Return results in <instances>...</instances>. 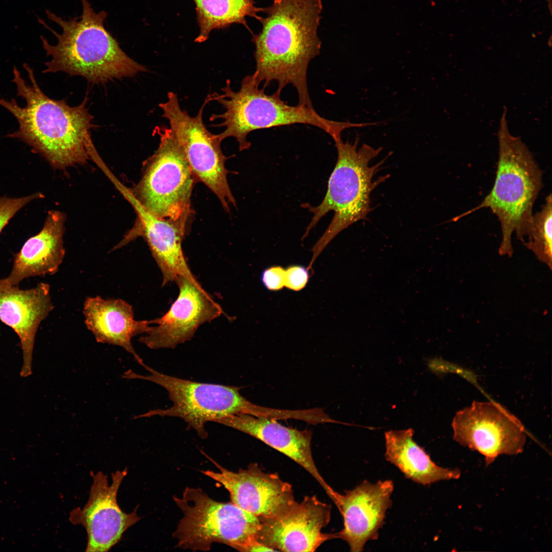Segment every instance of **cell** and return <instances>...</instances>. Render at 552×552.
<instances>
[{"label":"cell","instance_id":"obj_1","mask_svg":"<svg viewBox=\"0 0 552 552\" xmlns=\"http://www.w3.org/2000/svg\"><path fill=\"white\" fill-rule=\"evenodd\" d=\"M321 0H274L262 8L261 31L252 34L256 64L253 74L266 88L278 83L277 91L291 84L297 91L298 105L313 108L307 84L311 60L319 55L317 35Z\"/></svg>","mask_w":552,"mask_h":552},{"label":"cell","instance_id":"obj_12","mask_svg":"<svg viewBox=\"0 0 552 552\" xmlns=\"http://www.w3.org/2000/svg\"><path fill=\"white\" fill-rule=\"evenodd\" d=\"M93 484L86 504L70 513L69 520L74 525H82L87 536L86 551H109L122 539L124 533L140 519L138 506L130 513L124 512L117 502L120 485L127 474V468L112 473L109 485L107 475L101 471H92Z\"/></svg>","mask_w":552,"mask_h":552},{"label":"cell","instance_id":"obj_4","mask_svg":"<svg viewBox=\"0 0 552 552\" xmlns=\"http://www.w3.org/2000/svg\"><path fill=\"white\" fill-rule=\"evenodd\" d=\"M507 111L504 108L498 131V160L492 189L479 204L452 220L489 208L500 223L499 254L511 257L513 233L523 242L530 228L533 205L543 187V172L525 144L510 133Z\"/></svg>","mask_w":552,"mask_h":552},{"label":"cell","instance_id":"obj_20","mask_svg":"<svg viewBox=\"0 0 552 552\" xmlns=\"http://www.w3.org/2000/svg\"><path fill=\"white\" fill-rule=\"evenodd\" d=\"M130 199L139 215L142 235L162 272V285L175 282L180 276L197 281L182 248L188 222L158 218L145 210L132 196Z\"/></svg>","mask_w":552,"mask_h":552},{"label":"cell","instance_id":"obj_11","mask_svg":"<svg viewBox=\"0 0 552 552\" xmlns=\"http://www.w3.org/2000/svg\"><path fill=\"white\" fill-rule=\"evenodd\" d=\"M452 427L454 440L482 454L487 465L500 455L521 453L526 442L521 422L492 402L474 401L456 413Z\"/></svg>","mask_w":552,"mask_h":552},{"label":"cell","instance_id":"obj_21","mask_svg":"<svg viewBox=\"0 0 552 552\" xmlns=\"http://www.w3.org/2000/svg\"><path fill=\"white\" fill-rule=\"evenodd\" d=\"M65 217L57 211H50L43 227L28 239L14 259L13 267L5 278L12 285L18 286L25 279L54 274L65 255L63 236Z\"/></svg>","mask_w":552,"mask_h":552},{"label":"cell","instance_id":"obj_19","mask_svg":"<svg viewBox=\"0 0 552 552\" xmlns=\"http://www.w3.org/2000/svg\"><path fill=\"white\" fill-rule=\"evenodd\" d=\"M83 313L86 326L98 342L124 349L140 364L144 366L142 359L133 349L131 340L136 335L146 333L152 320H136L132 307L125 301L106 299L99 296L86 298Z\"/></svg>","mask_w":552,"mask_h":552},{"label":"cell","instance_id":"obj_23","mask_svg":"<svg viewBox=\"0 0 552 552\" xmlns=\"http://www.w3.org/2000/svg\"><path fill=\"white\" fill-rule=\"evenodd\" d=\"M195 5L199 34L197 43L205 41L210 33L216 29H225L233 24L243 25L249 29L247 17L257 20L262 8L255 6L254 0H193Z\"/></svg>","mask_w":552,"mask_h":552},{"label":"cell","instance_id":"obj_18","mask_svg":"<svg viewBox=\"0 0 552 552\" xmlns=\"http://www.w3.org/2000/svg\"><path fill=\"white\" fill-rule=\"evenodd\" d=\"M275 420L240 413L227 416L216 422L254 436L292 459L313 477L334 502L338 493L324 480L313 460L311 431L286 427Z\"/></svg>","mask_w":552,"mask_h":552},{"label":"cell","instance_id":"obj_8","mask_svg":"<svg viewBox=\"0 0 552 552\" xmlns=\"http://www.w3.org/2000/svg\"><path fill=\"white\" fill-rule=\"evenodd\" d=\"M173 498L183 514L173 534L179 548L207 551L219 543L246 551L256 541L259 518L232 502L216 501L202 489L190 487Z\"/></svg>","mask_w":552,"mask_h":552},{"label":"cell","instance_id":"obj_7","mask_svg":"<svg viewBox=\"0 0 552 552\" xmlns=\"http://www.w3.org/2000/svg\"><path fill=\"white\" fill-rule=\"evenodd\" d=\"M144 367L149 375H140L130 370L123 377L143 379L160 385L168 392L173 405L168 408L150 410L136 418L154 416L180 418L204 439L208 434L205 425L209 421L216 422L227 416L240 413L268 418L275 415L274 409L254 404L242 396L240 387L192 381L161 373L146 365Z\"/></svg>","mask_w":552,"mask_h":552},{"label":"cell","instance_id":"obj_15","mask_svg":"<svg viewBox=\"0 0 552 552\" xmlns=\"http://www.w3.org/2000/svg\"><path fill=\"white\" fill-rule=\"evenodd\" d=\"M219 470L201 471L221 484L228 491L232 502L259 518L277 516L295 502L291 486L279 475L263 471L257 464L233 472L211 460Z\"/></svg>","mask_w":552,"mask_h":552},{"label":"cell","instance_id":"obj_9","mask_svg":"<svg viewBox=\"0 0 552 552\" xmlns=\"http://www.w3.org/2000/svg\"><path fill=\"white\" fill-rule=\"evenodd\" d=\"M158 148L150 158L133 197L148 212L162 219L188 222L196 182L183 151L170 128L158 127Z\"/></svg>","mask_w":552,"mask_h":552},{"label":"cell","instance_id":"obj_6","mask_svg":"<svg viewBox=\"0 0 552 552\" xmlns=\"http://www.w3.org/2000/svg\"><path fill=\"white\" fill-rule=\"evenodd\" d=\"M359 139L353 144L334 141L337 161L328 181L326 194L322 202L314 207L306 204L313 214L303 239L306 238L326 214L333 211L334 215L328 227L312 249V257L308 268L312 269L316 258L328 244L341 231L353 223L365 219L371 209L370 195L377 186L388 177L373 181L375 174L385 160L370 166L371 160L382 150L363 144L357 149Z\"/></svg>","mask_w":552,"mask_h":552},{"label":"cell","instance_id":"obj_17","mask_svg":"<svg viewBox=\"0 0 552 552\" xmlns=\"http://www.w3.org/2000/svg\"><path fill=\"white\" fill-rule=\"evenodd\" d=\"M53 308L48 284L40 283L33 288L22 290L0 278V320L11 327L20 340L22 377L32 374L35 335L40 324Z\"/></svg>","mask_w":552,"mask_h":552},{"label":"cell","instance_id":"obj_24","mask_svg":"<svg viewBox=\"0 0 552 552\" xmlns=\"http://www.w3.org/2000/svg\"><path fill=\"white\" fill-rule=\"evenodd\" d=\"M551 194L545 198L540 211L533 215L524 245L550 269L552 261Z\"/></svg>","mask_w":552,"mask_h":552},{"label":"cell","instance_id":"obj_5","mask_svg":"<svg viewBox=\"0 0 552 552\" xmlns=\"http://www.w3.org/2000/svg\"><path fill=\"white\" fill-rule=\"evenodd\" d=\"M260 83L254 74L247 75L242 80L237 91L233 90L231 81L227 80L221 89L222 94L208 95L210 101H216L225 108L221 114H212L211 121L221 119L215 127L225 129L217 134L222 141L229 137L236 139L240 151L248 149L250 143L247 136L251 131L275 127L303 124L316 127L330 135L334 141L341 139L345 129L359 127V123L338 122L327 119L317 113L313 108L297 104L288 105L281 98L280 92L272 95L260 88Z\"/></svg>","mask_w":552,"mask_h":552},{"label":"cell","instance_id":"obj_27","mask_svg":"<svg viewBox=\"0 0 552 552\" xmlns=\"http://www.w3.org/2000/svg\"><path fill=\"white\" fill-rule=\"evenodd\" d=\"M261 280L268 290H280L285 287V269L278 265L269 267L262 272Z\"/></svg>","mask_w":552,"mask_h":552},{"label":"cell","instance_id":"obj_26","mask_svg":"<svg viewBox=\"0 0 552 552\" xmlns=\"http://www.w3.org/2000/svg\"><path fill=\"white\" fill-rule=\"evenodd\" d=\"M309 270L302 265H293L285 269V287L298 291L304 288L310 277Z\"/></svg>","mask_w":552,"mask_h":552},{"label":"cell","instance_id":"obj_2","mask_svg":"<svg viewBox=\"0 0 552 552\" xmlns=\"http://www.w3.org/2000/svg\"><path fill=\"white\" fill-rule=\"evenodd\" d=\"M23 66L30 83L16 66L12 81L26 105L19 106L13 98H0V106L18 123V129L6 136L25 142L57 168L85 163L91 145L89 131L94 127L86 107L87 98L75 107L64 100L52 99L40 88L30 66L24 63Z\"/></svg>","mask_w":552,"mask_h":552},{"label":"cell","instance_id":"obj_22","mask_svg":"<svg viewBox=\"0 0 552 552\" xmlns=\"http://www.w3.org/2000/svg\"><path fill=\"white\" fill-rule=\"evenodd\" d=\"M411 428L385 432V459L396 466L406 478L427 485L443 480L457 479L458 469L436 465L424 449L413 440Z\"/></svg>","mask_w":552,"mask_h":552},{"label":"cell","instance_id":"obj_16","mask_svg":"<svg viewBox=\"0 0 552 552\" xmlns=\"http://www.w3.org/2000/svg\"><path fill=\"white\" fill-rule=\"evenodd\" d=\"M394 484L390 480L371 483L364 480L354 489L338 495L336 504L343 519V527L335 538L346 541L350 550L363 551L369 540H376L391 507Z\"/></svg>","mask_w":552,"mask_h":552},{"label":"cell","instance_id":"obj_3","mask_svg":"<svg viewBox=\"0 0 552 552\" xmlns=\"http://www.w3.org/2000/svg\"><path fill=\"white\" fill-rule=\"evenodd\" d=\"M82 13L79 18L66 20L50 10L48 18L62 29L59 34L41 18L39 22L57 39L52 45L40 36L43 49L51 60L45 63L43 73L64 72L81 76L93 83H104L114 78L132 77L147 71L146 67L128 56L104 26L107 13H96L87 0H81Z\"/></svg>","mask_w":552,"mask_h":552},{"label":"cell","instance_id":"obj_14","mask_svg":"<svg viewBox=\"0 0 552 552\" xmlns=\"http://www.w3.org/2000/svg\"><path fill=\"white\" fill-rule=\"evenodd\" d=\"M179 294L169 310L152 320L139 341L152 349H173L191 340L198 328L223 313L221 307L198 281L180 276L175 282Z\"/></svg>","mask_w":552,"mask_h":552},{"label":"cell","instance_id":"obj_13","mask_svg":"<svg viewBox=\"0 0 552 552\" xmlns=\"http://www.w3.org/2000/svg\"><path fill=\"white\" fill-rule=\"evenodd\" d=\"M331 513V506L315 495L305 496L277 516L259 518L256 540L275 551L313 552L335 538V533L322 532L330 521Z\"/></svg>","mask_w":552,"mask_h":552},{"label":"cell","instance_id":"obj_25","mask_svg":"<svg viewBox=\"0 0 552 552\" xmlns=\"http://www.w3.org/2000/svg\"><path fill=\"white\" fill-rule=\"evenodd\" d=\"M42 196L41 193H35L21 197H0V234L17 212L29 202Z\"/></svg>","mask_w":552,"mask_h":552},{"label":"cell","instance_id":"obj_10","mask_svg":"<svg viewBox=\"0 0 552 552\" xmlns=\"http://www.w3.org/2000/svg\"><path fill=\"white\" fill-rule=\"evenodd\" d=\"M168 100L159 105L163 117L168 120L170 129L181 146L196 181L205 185L218 198L225 211L229 205L236 206V200L227 182L228 171L225 166L226 157L221 149V141L217 134L208 130L202 120V113L209 97L194 117L180 107L177 95L168 93Z\"/></svg>","mask_w":552,"mask_h":552}]
</instances>
